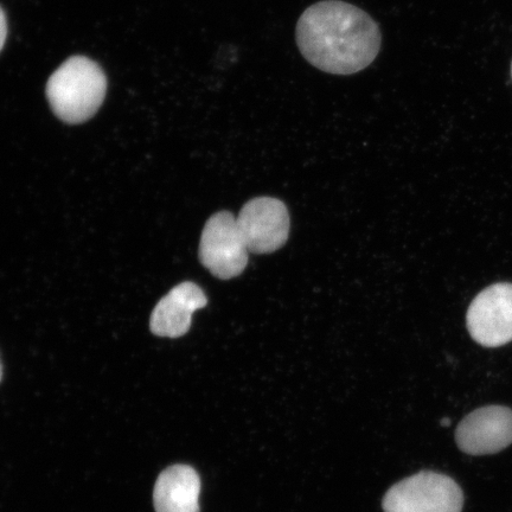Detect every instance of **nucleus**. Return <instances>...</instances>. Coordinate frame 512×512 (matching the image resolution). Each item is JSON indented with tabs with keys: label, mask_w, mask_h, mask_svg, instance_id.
I'll return each mask as SVG.
<instances>
[{
	"label": "nucleus",
	"mask_w": 512,
	"mask_h": 512,
	"mask_svg": "<svg viewBox=\"0 0 512 512\" xmlns=\"http://www.w3.org/2000/svg\"><path fill=\"white\" fill-rule=\"evenodd\" d=\"M296 40L307 62L334 75L361 72L381 49L379 25L366 11L341 0H323L306 9Z\"/></svg>",
	"instance_id": "1"
},
{
	"label": "nucleus",
	"mask_w": 512,
	"mask_h": 512,
	"mask_svg": "<svg viewBox=\"0 0 512 512\" xmlns=\"http://www.w3.org/2000/svg\"><path fill=\"white\" fill-rule=\"evenodd\" d=\"M106 87V76L98 64L74 56L50 76L47 96L56 117L64 123L81 124L99 110Z\"/></svg>",
	"instance_id": "2"
},
{
	"label": "nucleus",
	"mask_w": 512,
	"mask_h": 512,
	"mask_svg": "<svg viewBox=\"0 0 512 512\" xmlns=\"http://www.w3.org/2000/svg\"><path fill=\"white\" fill-rule=\"evenodd\" d=\"M464 494L451 477L422 471L401 480L383 498L384 512H462Z\"/></svg>",
	"instance_id": "3"
},
{
	"label": "nucleus",
	"mask_w": 512,
	"mask_h": 512,
	"mask_svg": "<svg viewBox=\"0 0 512 512\" xmlns=\"http://www.w3.org/2000/svg\"><path fill=\"white\" fill-rule=\"evenodd\" d=\"M248 248L238 221L228 211L210 217L200 242V260L216 278L229 280L246 270Z\"/></svg>",
	"instance_id": "4"
},
{
	"label": "nucleus",
	"mask_w": 512,
	"mask_h": 512,
	"mask_svg": "<svg viewBox=\"0 0 512 512\" xmlns=\"http://www.w3.org/2000/svg\"><path fill=\"white\" fill-rule=\"evenodd\" d=\"M236 221L248 251L254 254L278 251L290 235V215L277 198H254L243 206Z\"/></svg>",
	"instance_id": "5"
},
{
	"label": "nucleus",
	"mask_w": 512,
	"mask_h": 512,
	"mask_svg": "<svg viewBox=\"0 0 512 512\" xmlns=\"http://www.w3.org/2000/svg\"><path fill=\"white\" fill-rule=\"evenodd\" d=\"M467 329L486 348L512 342V284H496L480 292L467 311Z\"/></svg>",
	"instance_id": "6"
},
{
	"label": "nucleus",
	"mask_w": 512,
	"mask_h": 512,
	"mask_svg": "<svg viewBox=\"0 0 512 512\" xmlns=\"http://www.w3.org/2000/svg\"><path fill=\"white\" fill-rule=\"evenodd\" d=\"M456 441L470 456L501 452L512 444V411L508 407L488 406L477 409L460 422Z\"/></svg>",
	"instance_id": "7"
},
{
	"label": "nucleus",
	"mask_w": 512,
	"mask_h": 512,
	"mask_svg": "<svg viewBox=\"0 0 512 512\" xmlns=\"http://www.w3.org/2000/svg\"><path fill=\"white\" fill-rule=\"evenodd\" d=\"M208 304L206 294L194 283H182L166 294L151 316V331L159 337L179 338L190 330L197 310Z\"/></svg>",
	"instance_id": "8"
},
{
	"label": "nucleus",
	"mask_w": 512,
	"mask_h": 512,
	"mask_svg": "<svg viewBox=\"0 0 512 512\" xmlns=\"http://www.w3.org/2000/svg\"><path fill=\"white\" fill-rule=\"evenodd\" d=\"M201 479L188 465L160 473L153 492L157 512H200Z\"/></svg>",
	"instance_id": "9"
},
{
	"label": "nucleus",
	"mask_w": 512,
	"mask_h": 512,
	"mask_svg": "<svg viewBox=\"0 0 512 512\" xmlns=\"http://www.w3.org/2000/svg\"><path fill=\"white\" fill-rule=\"evenodd\" d=\"M6 36H8V23H6L4 11L0 9V51L4 47Z\"/></svg>",
	"instance_id": "10"
},
{
	"label": "nucleus",
	"mask_w": 512,
	"mask_h": 512,
	"mask_svg": "<svg viewBox=\"0 0 512 512\" xmlns=\"http://www.w3.org/2000/svg\"><path fill=\"white\" fill-rule=\"evenodd\" d=\"M0 380H2V366H0Z\"/></svg>",
	"instance_id": "11"
},
{
	"label": "nucleus",
	"mask_w": 512,
	"mask_h": 512,
	"mask_svg": "<svg viewBox=\"0 0 512 512\" xmlns=\"http://www.w3.org/2000/svg\"><path fill=\"white\" fill-rule=\"evenodd\" d=\"M511 72H512V69H511Z\"/></svg>",
	"instance_id": "12"
}]
</instances>
